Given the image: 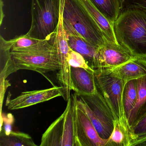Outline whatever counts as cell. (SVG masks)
<instances>
[{
  "label": "cell",
  "mask_w": 146,
  "mask_h": 146,
  "mask_svg": "<svg viewBox=\"0 0 146 146\" xmlns=\"http://www.w3.org/2000/svg\"><path fill=\"white\" fill-rule=\"evenodd\" d=\"M113 30L119 45L135 58H146V13L131 9L122 12Z\"/></svg>",
  "instance_id": "cell-1"
},
{
  "label": "cell",
  "mask_w": 146,
  "mask_h": 146,
  "mask_svg": "<svg viewBox=\"0 0 146 146\" xmlns=\"http://www.w3.org/2000/svg\"><path fill=\"white\" fill-rule=\"evenodd\" d=\"M11 56L9 75L20 70H30L43 75L59 69L57 51L47 39L28 47L11 50Z\"/></svg>",
  "instance_id": "cell-2"
},
{
  "label": "cell",
  "mask_w": 146,
  "mask_h": 146,
  "mask_svg": "<svg viewBox=\"0 0 146 146\" xmlns=\"http://www.w3.org/2000/svg\"><path fill=\"white\" fill-rule=\"evenodd\" d=\"M63 23L67 36H80L98 48L107 41L99 25L76 0H66Z\"/></svg>",
  "instance_id": "cell-3"
},
{
  "label": "cell",
  "mask_w": 146,
  "mask_h": 146,
  "mask_svg": "<svg viewBox=\"0 0 146 146\" xmlns=\"http://www.w3.org/2000/svg\"><path fill=\"white\" fill-rule=\"evenodd\" d=\"M77 100L71 95L62 114L45 131L40 146H80L77 135Z\"/></svg>",
  "instance_id": "cell-4"
},
{
  "label": "cell",
  "mask_w": 146,
  "mask_h": 146,
  "mask_svg": "<svg viewBox=\"0 0 146 146\" xmlns=\"http://www.w3.org/2000/svg\"><path fill=\"white\" fill-rule=\"evenodd\" d=\"M94 76L97 91L105 99L116 120L129 131V134L123 104V94L126 82L113 76L111 70H95Z\"/></svg>",
  "instance_id": "cell-5"
},
{
  "label": "cell",
  "mask_w": 146,
  "mask_h": 146,
  "mask_svg": "<svg viewBox=\"0 0 146 146\" xmlns=\"http://www.w3.org/2000/svg\"><path fill=\"white\" fill-rule=\"evenodd\" d=\"M77 106L90 119L100 136L108 141L114 128V115L98 91L90 95H77Z\"/></svg>",
  "instance_id": "cell-6"
},
{
  "label": "cell",
  "mask_w": 146,
  "mask_h": 146,
  "mask_svg": "<svg viewBox=\"0 0 146 146\" xmlns=\"http://www.w3.org/2000/svg\"><path fill=\"white\" fill-rule=\"evenodd\" d=\"M60 0H31V23L27 35L47 39L56 30L60 16Z\"/></svg>",
  "instance_id": "cell-7"
},
{
  "label": "cell",
  "mask_w": 146,
  "mask_h": 146,
  "mask_svg": "<svg viewBox=\"0 0 146 146\" xmlns=\"http://www.w3.org/2000/svg\"><path fill=\"white\" fill-rule=\"evenodd\" d=\"M135 58L119 44L107 40L98 49V69L112 70Z\"/></svg>",
  "instance_id": "cell-8"
},
{
  "label": "cell",
  "mask_w": 146,
  "mask_h": 146,
  "mask_svg": "<svg viewBox=\"0 0 146 146\" xmlns=\"http://www.w3.org/2000/svg\"><path fill=\"white\" fill-rule=\"evenodd\" d=\"M62 96L60 86H55L46 89L26 91L22 92L20 95L13 99L8 97L6 106L8 110H17L48 101Z\"/></svg>",
  "instance_id": "cell-9"
},
{
  "label": "cell",
  "mask_w": 146,
  "mask_h": 146,
  "mask_svg": "<svg viewBox=\"0 0 146 146\" xmlns=\"http://www.w3.org/2000/svg\"><path fill=\"white\" fill-rule=\"evenodd\" d=\"M77 135L80 146H106L107 141L100 137L87 115L77 106Z\"/></svg>",
  "instance_id": "cell-10"
},
{
  "label": "cell",
  "mask_w": 146,
  "mask_h": 146,
  "mask_svg": "<svg viewBox=\"0 0 146 146\" xmlns=\"http://www.w3.org/2000/svg\"><path fill=\"white\" fill-rule=\"evenodd\" d=\"M71 89L78 96L93 94L97 91L94 72L71 67Z\"/></svg>",
  "instance_id": "cell-11"
},
{
  "label": "cell",
  "mask_w": 146,
  "mask_h": 146,
  "mask_svg": "<svg viewBox=\"0 0 146 146\" xmlns=\"http://www.w3.org/2000/svg\"><path fill=\"white\" fill-rule=\"evenodd\" d=\"M67 37L70 48L80 54L94 70H98L99 48L80 36H68Z\"/></svg>",
  "instance_id": "cell-12"
},
{
  "label": "cell",
  "mask_w": 146,
  "mask_h": 146,
  "mask_svg": "<svg viewBox=\"0 0 146 146\" xmlns=\"http://www.w3.org/2000/svg\"><path fill=\"white\" fill-rule=\"evenodd\" d=\"M112 75L125 82L146 75V58H135L111 70Z\"/></svg>",
  "instance_id": "cell-13"
},
{
  "label": "cell",
  "mask_w": 146,
  "mask_h": 146,
  "mask_svg": "<svg viewBox=\"0 0 146 146\" xmlns=\"http://www.w3.org/2000/svg\"><path fill=\"white\" fill-rule=\"evenodd\" d=\"M92 17L99 25L106 39L110 42L118 44L114 34L113 25L93 5L90 0H76Z\"/></svg>",
  "instance_id": "cell-14"
},
{
  "label": "cell",
  "mask_w": 146,
  "mask_h": 146,
  "mask_svg": "<svg viewBox=\"0 0 146 146\" xmlns=\"http://www.w3.org/2000/svg\"><path fill=\"white\" fill-rule=\"evenodd\" d=\"M137 80V100L127 119L129 130L146 116V75Z\"/></svg>",
  "instance_id": "cell-15"
},
{
  "label": "cell",
  "mask_w": 146,
  "mask_h": 146,
  "mask_svg": "<svg viewBox=\"0 0 146 146\" xmlns=\"http://www.w3.org/2000/svg\"><path fill=\"white\" fill-rule=\"evenodd\" d=\"M95 7L113 25L120 13V0H90Z\"/></svg>",
  "instance_id": "cell-16"
},
{
  "label": "cell",
  "mask_w": 146,
  "mask_h": 146,
  "mask_svg": "<svg viewBox=\"0 0 146 146\" xmlns=\"http://www.w3.org/2000/svg\"><path fill=\"white\" fill-rule=\"evenodd\" d=\"M1 146H36L29 134L12 131L8 135L1 131Z\"/></svg>",
  "instance_id": "cell-17"
},
{
  "label": "cell",
  "mask_w": 146,
  "mask_h": 146,
  "mask_svg": "<svg viewBox=\"0 0 146 146\" xmlns=\"http://www.w3.org/2000/svg\"><path fill=\"white\" fill-rule=\"evenodd\" d=\"M137 97V80L133 79L125 83L123 94V104L127 119L136 102Z\"/></svg>",
  "instance_id": "cell-18"
},
{
  "label": "cell",
  "mask_w": 146,
  "mask_h": 146,
  "mask_svg": "<svg viewBox=\"0 0 146 146\" xmlns=\"http://www.w3.org/2000/svg\"><path fill=\"white\" fill-rule=\"evenodd\" d=\"M130 143L129 131L115 120L113 130L106 146H130Z\"/></svg>",
  "instance_id": "cell-19"
},
{
  "label": "cell",
  "mask_w": 146,
  "mask_h": 146,
  "mask_svg": "<svg viewBox=\"0 0 146 146\" xmlns=\"http://www.w3.org/2000/svg\"><path fill=\"white\" fill-rule=\"evenodd\" d=\"M130 146L146 137V116L130 130Z\"/></svg>",
  "instance_id": "cell-20"
},
{
  "label": "cell",
  "mask_w": 146,
  "mask_h": 146,
  "mask_svg": "<svg viewBox=\"0 0 146 146\" xmlns=\"http://www.w3.org/2000/svg\"><path fill=\"white\" fill-rule=\"evenodd\" d=\"M41 40L35 39L29 35H22L9 40L11 45V50H17L31 46L39 42Z\"/></svg>",
  "instance_id": "cell-21"
},
{
  "label": "cell",
  "mask_w": 146,
  "mask_h": 146,
  "mask_svg": "<svg viewBox=\"0 0 146 146\" xmlns=\"http://www.w3.org/2000/svg\"><path fill=\"white\" fill-rule=\"evenodd\" d=\"M69 61L71 67L82 68L89 71L94 72L88 64L86 60L80 54L70 48Z\"/></svg>",
  "instance_id": "cell-22"
},
{
  "label": "cell",
  "mask_w": 146,
  "mask_h": 146,
  "mask_svg": "<svg viewBox=\"0 0 146 146\" xmlns=\"http://www.w3.org/2000/svg\"><path fill=\"white\" fill-rule=\"evenodd\" d=\"M120 13L131 9L146 13V0H120Z\"/></svg>",
  "instance_id": "cell-23"
},
{
  "label": "cell",
  "mask_w": 146,
  "mask_h": 146,
  "mask_svg": "<svg viewBox=\"0 0 146 146\" xmlns=\"http://www.w3.org/2000/svg\"><path fill=\"white\" fill-rule=\"evenodd\" d=\"M3 120V122L5 123V126L4 129L1 130V132H4L6 135L10 134L12 131V125L13 123V116L11 114H9L7 115V117L1 119V120Z\"/></svg>",
  "instance_id": "cell-24"
},
{
  "label": "cell",
  "mask_w": 146,
  "mask_h": 146,
  "mask_svg": "<svg viewBox=\"0 0 146 146\" xmlns=\"http://www.w3.org/2000/svg\"><path fill=\"white\" fill-rule=\"evenodd\" d=\"M134 146H146V137L137 142L133 145Z\"/></svg>",
  "instance_id": "cell-25"
},
{
  "label": "cell",
  "mask_w": 146,
  "mask_h": 146,
  "mask_svg": "<svg viewBox=\"0 0 146 146\" xmlns=\"http://www.w3.org/2000/svg\"><path fill=\"white\" fill-rule=\"evenodd\" d=\"M4 6L2 0H1V25L2 24L3 19H4V14L3 12V7Z\"/></svg>",
  "instance_id": "cell-26"
}]
</instances>
